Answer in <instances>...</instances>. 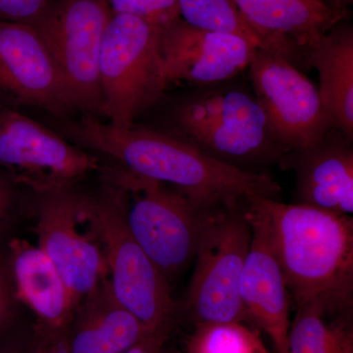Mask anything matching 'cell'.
Returning a JSON list of instances; mask_svg holds the SVG:
<instances>
[{"label":"cell","instance_id":"1","mask_svg":"<svg viewBox=\"0 0 353 353\" xmlns=\"http://www.w3.org/2000/svg\"><path fill=\"white\" fill-rule=\"evenodd\" d=\"M50 124L79 148L180 190L205 208H236L250 197L276 199L282 190L269 174L219 161L148 126L118 129L92 116L50 117Z\"/></svg>","mask_w":353,"mask_h":353},{"label":"cell","instance_id":"2","mask_svg":"<svg viewBox=\"0 0 353 353\" xmlns=\"http://www.w3.org/2000/svg\"><path fill=\"white\" fill-rule=\"evenodd\" d=\"M266 214L274 246L296 306L317 304L352 314L353 219L305 204L252 197Z\"/></svg>","mask_w":353,"mask_h":353},{"label":"cell","instance_id":"3","mask_svg":"<svg viewBox=\"0 0 353 353\" xmlns=\"http://www.w3.org/2000/svg\"><path fill=\"white\" fill-rule=\"evenodd\" d=\"M165 109L160 125L150 128L219 161L241 169L243 164L285 161L256 99L243 90L187 92Z\"/></svg>","mask_w":353,"mask_h":353},{"label":"cell","instance_id":"4","mask_svg":"<svg viewBox=\"0 0 353 353\" xmlns=\"http://www.w3.org/2000/svg\"><path fill=\"white\" fill-rule=\"evenodd\" d=\"M101 173L119 190L132 238L169 282L194 259L206 216L212 209L180 190L116 165L102 167Z\"/></svg>","mask_w":353,"mask_h":353},{"label":"cell","instance_id":"5","mask_svg":"<svg viewBox=\"0 0 353 353\" xmlns=\"http://www.w3.org/2000/svg\"><path fill=\"white\" fill-rule=\"evenodd\" d=\"M162 24L111 12L102 41L99 78L104 117L113 127L134 126L164 97L168 83L161 54Z\"/></svg>","mask_w":353,"mask_h":353},{"label":"cell","instance_id":"6","mask_svg":"<svg viewBox=\"0 0 353 353\" xmlns=\"http://www.w3.org/2000/svg\"><path fill=\"white\" fill-rule=\"evenodd\" d=\"M250 241L245 202L209 211L183 299V309L194 326L248 322L241 301L240 279Z\"/></svg>","mask_w":353,"mask_h":353},{"label":"cell","instance_id":"7","mask_svg":"<svg viewBox=\"0 0 353 353\" xmlns=\"http://www.w3.org/2000/svg\"><path fill=\"white\" fill-rule=\"evenodd\" d=\"M106 0H50L29 25L48 46L78 116L104 118L99 78Z\"/></svg>","mask_w":353,"mask_h":353},{"label":"cell","instance_id":"8","mask_svg":"<svg viewBox=\"0 0 353 353\" xmlns=\"http://www.w3.org/2000/svg\"><path fill=\"white\" fill-rule=\"evenodd\" d=\"M101 181L90 201L105 248L111 289L127 310L154 330L173 319L169 282L130 233L117 187L102 173Z\"/></svg>","mask_w":353,"mask_h":353},{"label":"cell","instance_id":"9","mask_svg":"<svg viewBox=\"0 0 353 353\" xmlns=\"http://www.w3.org/2000/svg\"><path fill=\"white\" fill-rule=\"evenodd\" d=\"M76 187L39 194L34 233L78 306L109 270L90 194Z\"/></svg>","mask_w":353,"mask_h":353},{"label":"cell","instance_id":"10","mask_svg":"<svg viewBox=\"0 0 353 353\" xmlns=\"http://www.w3.org/2000/svg\"><path fill=\"white\" fill-rule=\"evenodd\" d=\"M94 153L20 109L0 104V170L38 194L76 187L101 170Z\"/></svg>","mask_w":353,"mask_h":353},{"label":"cell","instance_id":"11","mask_svg":"<svg viewBox=\"0 0 353 353\" xmlns=\"http://www.w3.org/2000/svg\"><path fill=\"white\" fill-rule=\"evenodd\" d=\"M248 68L255 99L285 157L314 145L334 129L318 88L287 58L257 48Z\"/></svg>","mask_w":353,"mask_h":353},{"label":"cell","instance_id":"12","mask_svg":"<svg viewBox=\"0 0 353 353\" xmlns=\"http://www.w3.org/2000/svg\"><path fill=\"white\" fill-rule=\"evenodd\" d=\"M0 104L78 116L54 59L32 26L0 20Z\"/></svg>","mask_w":353,"mask_h":353},{"label":"cell","instance_id":"13","mask_svg":"<svg viewBox=\"0 0 353 353\" xmlns=\"http://www.w3.org/2000/svg\"><path fill=\"white\" fill-rule=\"evenodd\" d=\"M252 241L240 279V296L248 322L273 343L275 353H288L290 296L279 261L268 218L252 197L245 201Z\"/></svg>","mask_w":353,"mask_h":353},{"label":"cell","instance_id":"14","mask_svg":"<svg viewBox=\"0 0 353 353\" xmlns=\"http://www.w3.org/2000/svg\"><path fill=\"white\" fill-rule=\"evenodd\" d=\"M256 50L245 39L202 31L179 16L161 26V54L168 87L224 82L248 68Z\"/></svg>","mask_w":353,"mask_h":353},{"label":"cell","instance_id":"15","mask_svg":"<svg viewBox=\"0 0 353 353\" xmlns=\"http://www.w3.org/2000/svg\"><path fill=\"white\" fill-rule=\"evenodd\" d=\"M241 15L263 41L264 50L292 62L296 51L309 50L345 12L324 1L306 0H234Z\"/></svg>","mask_w":353,"mask_h":353},{"label":"cell","instance_id":"16","mask_svg":"<svg viewBox=\"0 0 353 353\" xmlns=\"http://www.w3.org/2000/svg\"><path fill=\"white\" fill-rule=\"evenodd\" d=\"M352 141L331 129L314 145L289 155L296 171L297 203L336 214L353 213Z\"/></svg>","mask_w":353,"mask_h":353},{"label":"cell","instance_id":"17","mask_svg":"<svg viewBox=\"0 0 353 353\" xmlns=\"http://www.w3.org/2000/svg\"><path fill=\"white\" fill-rule=\"evenodd\" d=\"M7 257L19 303L31 309L37 322L52 328L69 327L76 303L48 254L38 245L15 239Z\"/></svg>","mask_w":353,"mask_h":353},{"label":"cell","instance_id":"18","mask_svg":"<svg viewBox=\"0 0 353 353\" xmlns=\"http://www.w3.org/2000/svg\"><path fill=\"white\" fill-rule=\"evenodd\" d=\"M150 331L116 299L106 279L77 306L70 353H124Z\"/></svg>","mask_w":353,"mask_h":353},{"label":"cell","instance_id":"19","mask_svg":"<svg viewBox=\"0 0 353 353\" xmlns=\"http://www.w3.org/2000/svg\"><path fill=\"white\" fill-rule=\"evenodd\" d=\"M319 74L320 97L334 129L353 139V31L334 26L309 50Z\"/></svg>","mask_w":353,"mask_h":353},{"label":"cell","instance_id":"20","mask_svg":"<svg viewBox=\"0 0 353 353\" xmlns=\"http://www.w3.org/2000/svg\"><path fill=\"white\" fill-rule=\"evenodd\" d=\"M288 353H353L352 314L329 312L317 304L297 306Z\"/></svg>","mask_w":353,"mask_h":353},{"label":"cell","instance_id":"21","mask_svg":"<svg viewBox=\"0 0 353 353\" xmlns=\"http://www.w3.org/2000/svg\"><path fill=\"white\" fill-rule=\"evenodd\" d=\"M179 17L202 31L233 34L264 50L263 41L248 25L234 0H178Z\"/></svg>","mask_w":353,"mask_h":353},{"label":"cell","instance_id":"22","mask_svg":"<svg viewBox=\"0 0 353 353\" xmlns=\"http://www.w3.org/2000/svg\"><path fill=\"white\" fill-rule=\"evenodd\" d=\"M185 353H269L259 331L243 323L201 324L185 341Z\"/></svg>","mask_w":353,"mask_h":353},{"label":"cell","instance_id":"23","mask_svg":"<svg viewBox=\"0 0 353 353\" xmlns=\"http://www.w3.org/2000/svg\"><path fill=\"white\" fill-rule=\"evenodd\" d=\"M111 12L165 23L179 16L178 0H106Z\"/></svg>","mask_w":353,"mask_h":353},{"label":"cell","instance_id":"24","mask_svg":"<svg viewBox=\"0 0 353 353\" xmlns=\"http://www.w3.org/2000/svg\"><path fill=\"white\" fill-rule=\"evenodd\" d=\"M18 301L8 257L0 254V334L10 328L17 314Z\"/></svg>","mask_w":353,"mask_h":353},{"label":"cell","instance_id":"25","mask_svg":"<svg viewBox=\"0 0 353 353\" xmlns=\"http://www.w3.org/2000/svg\"><path fill=\"white\" fill-rule=\"evenodd\" d=\"M69 327L52 328L37 322L31 345L34 353H70Z\"/></svg>","mask_w":353,"mask_h":353},{"label":"cell","instance_id":"26","mask_svg":"<svg viewBox=\"0 0 353 353\" xmlns=\"http://www.w3.org/2000/svg\"><path fill=\"white\" fill-rule=\"evenodd\" d=\"M50 0H0V20L30 24Z\"/></svg>","mask_w":353,"mask_h":353},{"label":"cell","instance_id":"27","mask_svg":"<svg viewBox=\"0 0 353 353\" xmlns=\"http://www.w3.org/2000/svg\"><path fill=\"white\" fill-rule=\"evenodd\" d=\"M173 327L174 320H168L157 328L148 332L124 353H163L164 345L170 338Z\"/></svg>","mask_w":353,"mask_h":353},{"label":"cell","instance_id":"28","mask_svg":"<svg viewBox=\"0 0 353 353\" xmlns=\"http://www.w3.org/2000/svg\"><path fill=\"white\" fill-rule=\"evenodd\" d=\"M16 187L17 185L0 170V234L9 224L15 208Z\"/></svg>","mask_w":353,"mask_h":353},{"label":"cell","instance_id":"29","mask_svg":"<svg viewBox=\"0 0 353 353\" xmlns=\"http://www.w3.org/2000/svg\"><path fill=\"white\" fill-rule=\"evenodd\" d=\"M4 353H34V350H32L31 343H30L28 347L16 348V350H9Z\"/></svg>","mask_w":353,"mask_h":353},{"label":"cell","instance_id":"30","mask_svg":"<svg viewBox=\"0 0 353 353\" xmlns=\"http://www.w3.org/2000/svg\"><path fill=\"white\" fill-rule=\"evenodd\" d=\"M332 2L334 3V8L343 9V6H347V4H352L353 0H331Z\"/></svg>","mask_w":353,"mask_h":353},{"label":"cell","instance_id":"31","mask_svg":"<svg viewBox=\"0 0 353 353\" xmlns=\"http://www.w3.org/2000/svg\"><path fill=\"white\" fill-rule=\"evenodd\" d=\"M306 1L318 2V1H323V0H306Z\"/></svg>","mask_w":353,"mask_h":353}]
</instances>
